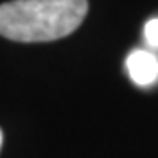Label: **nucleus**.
<instances>
[{
	"instance_id": "f257e3e1",
	"label": "nucleus",
	"mask_w": 158,
	"mask_h": 158,
	"mask_svg": "<svg viewBox=\"0 0 158 158\" xmlns=\"http://www.w3.org/2000/svg\"><path fill=\"white\" fill-rule=\"evenodd\" d=\"M88 0H11L0 4V35L16 42L63 39L83 23Z\"/></svg>"
},
{
	"instance_id": "7ed1b4c3",
	"label": "nucleus",
	"mask_w": 158,
	"mask_h": 158,
	"mask_svg": "<svg viewBox=\"0 0 158 158\" xmlns=\"http://www.w3.org/2000/svg\"><path fill=\"white\" fill-rule=\"evenodd\" d=\"M144 37H146V40L151 46L158 48V18L149 19L146 23V27H144Z\"/></svg>"
},
{
	"instance_id": "f03ea898",
	"label": "nucleus",
	"mask_w": 158,
	"mask_h": 158,
	"mask_svg": "<svg viewBox=\"0 0 158 158\" xmlns=\"http://www.w3.org/2000/svg\"><path fill=\"white\" fill-rule=\"evenodd\" d=\"M130 79L139 86H149L158 79V58L149 51L135 49L127 58Z\"/></svg>"
},
{
	"instance_id": "20e7f679",
	"label": "nucleus",
	"mask_w": 158,
	"mask_h": 158,
	"mask_svg": "<svg viewBox=\"0 0 158 158\" xmlns=\"http://www.w3.org/2000/svg\"><path fill=\"white\" fill-rule=\"evenodd\" d=\"M2 139H4V135H2V130H0V148H2Z\"/></svg>"
}]
</instances>
